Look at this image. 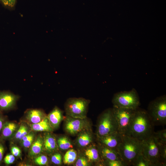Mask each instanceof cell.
<instances>
[{"label":"cell","mask_w":166,"mask_h":166,"mask_svg":"<svg viewBox=\"0 0 166 166\" xmlns=\"http://www.w3.org/2000/svg\"><path fill=\"white\" fill-rule=\"evenodd\" d=\"M138 109L135 110L128 135L142 141L152 135L154 126L146 111Z\"/></svg>","instance_id":"1"},{"label":"cell","mask_w":166,"mask_h":166,"mask_svg":"<svg viewBox=\"0 0 166 166\" xmlns=\"http://www.w3.org/2000/svg\"><path fill=\"white\" fill-rule=\"evenodd\" d=\"M117 149L127 166L132 165L137 156L142 152V141L130 136L124 135Z\"/></svg>","instance_id":"2"},{"label":"cell","mask_w":166,"mask_h":166,"mask_svg":"<svg viewBox=\"0 0 166 166\" xmlns=\"http://www.w3.org/2000/svg\"><path fill=\"white\" fill-rule=\"evenodd\" d=\"M154 126L166 124V97H158L149 104L146 111Z\"/></svg>","instance_id":"3"},{"label":"cell","mask_w":166,"mask_h":166,"mask_svg":"<svg viewBox=\"0 0 166 166\" xmlns=\"http://www.w3.org/2000/svg\"><path fill=\"white\" fill-rule=\"evenodd\" d=\"M118 131V125L112 109L104 111L99 117L97 125V137Z\"/></svg>","instance_id":"4"},{"label":"cell","mask_w":166,"mask_h":166,"mask_svg":"<svg viewBox=\"0 0 166 166\" xmlns=\"http://www.w3.org/2000/svg\"><path fill=\"white\" fill-rule=\"evenodd\" d=\"M113 107L136 110L140 105L139 97L136 90L119 92L114 95L112 100Z\"/></svg>","instance_id":"5"},{"label":"cell","mask_w":166,"mask_h":166,"mask_svg":"<svg viewBox=\"0 0 166 166\" xmlns=\"http://www.w3.org/2000/svg\"><path fill=\"white\" fill-rule=\"evenodd\" d=\"M142 143V153L152 166H164L160 158L158 141L153 135Z\"/></svg>","instance_id":"6"},{"label":"cell","mask_w":166,"mask_h":166,"mask_svg":"<svg viewBox=\"0 0 166 166\" xmlns=\"http://www.w3.org/2000/svg\"><path fill=\"white\" fill-rule=\"evenodd\" d=\"M89 101L82 98L69 99L65 105L67 116L81 119L86 118Z\"/></svg>","instance_id":"7"},{"label":"cell","mask_w":166,"mask_h":166,"mask_svg":"<svg viewBox=\"0 0 166 166\" xmlns=\"http://www.w3.org/2000/svg\"><path fill=\"white\" fill-rule=\"evenodd\" d=\"M112 109L117 123L118 132L122 135H128L136 110L115 107Z\"/></svg>","instance_id":"8"},{"label":"cell","mask_w":166,"mask_h":166,"mask_svg":"<svg viewBox=\"0 0 166 166\" xmlns=\"http://www.w3.org/2000/svg\"><path fill=\"white\" fill-rule=\"evenodd\" d=\"M64 128L69 134L75 135L83 130L90 129L91 124L86 118H75L67 116L65 121Z\"/></svg>","instance_id":"9"},{"label":"cell","mask_w":166,"mask_h":166,"mask_svg":"<svg viewBox=\"0 0 166 166\" xmlns=\"http://www.w3.org/2000/svg\"><path fill=\"white\" fill-rule=\"evenodd\" d=\"M18 96L7 91H0V111L9 110L15 105Z\"/></svg>","instance_id":"10"},{"label":"cell","mask_w":166,"mask_h":166,"mask_svg":"<svg viewBox=\"0 0 166 166\" xmlns=\"http://www.w3.org/2000/svg\"><path fill=\"white\" fill-rule=\"evenodd\" d=\"M43 142V152L51 155L58 152L59 148L56 138L51 132H45L42 136Z\"/></svg>","instance_id":"11"},{"label":"cell","mask_w":166,"mask_h":166,"mask_svg":"<svg viewBox=\"0 0 166 166\" xmlns=\"http://www.w3.org/2000/svg\"><path fill=\"white\" fill-rule=\"evenodd\" d=\"M123 135L118 131L100 137H97L98 143L116 149L121 142Z\"/></svg>","instance_id":"12"},{"label":"cell","mask_w":166,"mask_h":166,"mask_svg":"<svg viewBox=\"0 0 166 166\" xmlns=\"http://www.w3.org/2000/svg\"><path fill=\"white\" fill-rule=\"evenodd\" d=\"M97 146L103 161L109 160L122 161L116 149L111 148L98 143Z\"/></svg>","instance_id":"13"},{"label":"cell","mask_w":166,"mask_h":166,"mask_svg":"<svg viewBox=\"0 0 166 166\" xmlns=\"http://www.w3.org/2000/svg\"><path fill=\"white\" fill-rule=\"evenodd\" d=\"M47 116L42 110L38 109H30L25 113V121L29 124H35L43 120Z\"/></svg>","instance_id":"14"},{"label":"cell","mask_w":166,"mask_h":166,"mask_svg":"<svg viewBox=\"0 0 166 166\" xmlns=\"http://www.w3.org/2000/svg\"><path fill=\"white\" fill-rule=\"evenodd\" d=\"M19 125V124L15 122L7 120L2 128L0 138L4 140H10L18 129Z\"/></svg>","instance_id":"15"},{"label":"cell","mask_w":166,"mask_h":166,"mask_svg":"<svg viewBox=\"0 0 166 166\" xmlns=\"http://www.w3.org/2000/svg\"><path fill=\"white\" fill-rule=\"evenodd\" d=\"M47 117L50 125L54 130L58 128L63 119L62 111L57 107H55Z\"/></svg>","instance_id":"16"},{"label":"cell","mask_w":166,"mask_h":166,"mask_svg":"<svg viewBox=\"0 0 166 166\" xmlns=\"http://www.w3.org/2000/svg\"><path fill=\"white\" fill-rule=\"evenodd\" d=\"M84 155L91 163L104 165L96 145H92L87 148L85 151Z\"/></svg>","instance_id":"17"},{"label":"cell","mask_w":166,"mask_h":166,"mask_svg":"<svg viewBox=\"0 0 166 166\" xmlns=\"http://www.w3.org/2000/svg\"><path fill=\"white\" fill-rule=\"evenodd\" d=\"M29 156L34 158L43 152V142L42 136L39 135L29 149Z\"/></svg>","instance_id":"18"},{"label":"cell","mask_w":166,"mask_h":166,"mask_svg":"<svg viewBox=\"0 0 166 166\" xmlns=\"http://www.w3.org/2000/svg\"><path fill=\"white\" fill-rule=\"evenodd\" d=\"M31 130L28 124L24 121H22L19 124L18 129L10 140L13 143L19 142Z\"/></svg>","instance_id":"19"},{"label":"cell","mask_w":166,"mask_h":166,"mask_svg":"<svg viewBox=\"0 0 166 166\" xmlns=\"http://www.w3.org/2000/svg\"><path fill=\"white\" fill-rule=\"evenodd\" d=\"M93 140V136L90 132V129L83 130L78 134L76 140V142L80 147L84 148L86 147Z\"/></svg>","instance_id":"20"},{"label":"cell","mask_w":166,"mask_h":166,"mask_svg":"<svg viewBox=\"0 0 166 166\" xmlns=\"http://www.w3.org/2000/svg\"><path fill=\"white\" fill-rule=\"evenodd\" d=\"M28 124L31 130L36 132H52L54 130L50 125L47 116L42 121L38 123Z\"/></svg>","instance_id":"21"},{"label":"cell","mask_w":166,"mask_h":166,"mask_svg":"<svg viewBox=\"0 0 166 166\" xmlns=\"http://www.w3.org/2000/svg\"><path fill=\"white\" fill-rule=\"evenodd\" d=\"M36 137V132L30 131L19 142L21 146L25 149H29Z\"/></svg>","instance_id":"22"},{"label":"cell","mask_w":166,"mask_h":166,"mask_svg":"<svg viewBox=\"0 0 166 166\" xmlns=\"http://www.w3.org/2000/svg\"><path fill=\"white\" fill-rule=\"evenodd\" d=\"M56 139L59 149L65 150L73 147V146L70 140L66 136H60Z\"/></svg>","instance_id":"23"},{"label":"cell","mask_w":166,"mask_h":166,"mask_svg":"<svg viewBox=\"0 0 166 166\" xmlns=\"http://www.w3.org/2000/svg\"><path fill=\"white\" fill-rule=\"evenodd\" d=\"M77 157V153L76 151L73 149H70L65 154L63 159V162L66 164H72L76 160Z\"/></svg>","instance_id":"24"},{"label":"cell","mask_w":166,"mask_h":166,"mask_svg":"<svg viewBox=\"0 0 166 166\" xmlns=\"http://www.w3.org/2000/svg\"><path fill=\"white\" fill-rule=\"evenodd\" d=\"M132 166H153L152 164L142 153V152L137 156Z\"/></svg>","instance_id":"25"},{"label":"cell","mask_w":166,"mask_h":166,"mask_svg":"<svg viewBox=\"0 0 166 166\" xmlns=\"http://www.w3.org/2000/svg\"><path fill=\"white\" fill-rule=\"evenodd\" d=\"M153 135L160 142L166 144V129H164L156 132H154Z\"/></svg>","instance_id":"26"},{"label":"cell","mask_w":166,"mask_h":166,"mask_svg":"<svg viewBox=\"0 0 166 166\" xmlns=\"http://www.w3.org/2000/svg\"><path fill=\"white\" fill-rule=\"evenodd\" d=\"M34 162L38 165H45L48 164V159L46 155L41 154L34 158Z\"/></svg>","instance_id":"27"},{"label":"cell","mask_w":166,"mask_h":166,"mask_svg":"<svg viewBox=\"0 0 166 166\" xmlns=\"http://www.w3.org/2000/svg\"><path fill=\"white\" fill-rule=\"evenodd\" d=\"M159 150L161 160L164 166L166 165V144L159 141Z\"/></svg>","instance_id":"28"},{"label":"cell","mask_w":166,"mask_h":166,"mask_svg":"<svg viewBox=\"0 0 166 166\" xmlns=\"http://www.w3.org/2000/svg\"><path fill=\"white\" fill-rule=\"evenodd\" d=\"M104 165L109 166H127L122 160H109L103 161Z\"/></svg>","instance_id":"29"},{"label":"cell","mask_w":166,"mask_h":166,"mask_svg":"<svg viewBox=\"0 0 166 166\" xmlns=\"http://www.w3.org/2000/svg\"><path fill=\"white\" fill-rule=\"evenodd\" d=\"M17 0H0L1 3L6 8L10 10L14 8Z\"/></svg>","instance_id":"30"},{"label":"cell","mask_w":166,"mask_h":166,"mask_svg":"<svg viewBox=\"0 0 166 166\" xmlns=\"http://www.w3.org/2000/svg\"><path fill=\"white\" fill-rule=\"evenodd\" d=\"M51 162L55 164H61L62 162L61 155L58 152H55L51 155Z\"/></svg>","instance_id":"31"},{"label":"cell","mask_w":166,"mask_h":166,"mask_svg":"<svg viewBox=\"0 0 166 166\" xmlns=\"http://www.w3.org/2000/svg\"><path fill=\"white\" fill-rule=\"evenodd\" d=\"M90 163L85 156H81L77 160L75 164L76 166H89Z\"/></svg>","instance_id":"32"},{"label":"cell","mask_w":166,"mask_h":166,"mask_svg":"<svg viewBox=\"0 0 166 166\" xmlns=\"http://www.w3.org/2000/svg\"><path fill=\"white\" fill-rule=\"evenodd\" d=\"M15 160V156L11 153L8 154L3 158V162L6 165H9L13 164Z\"/></svg>","instance_id":"33"},{"label":"cell","mask_w":166,"mask_h":166,"mask_svg":"<svg viewBox=\"0 0 166 166\" xmlns=\"http://www.w3.org/2000/svg\"><path fill=\"white\" fill-rule=\"evenodd\" d=\"M11 153L14 156L20 157L22 152L19 148L16 146H12L10 148Z\"/></svg>","instance_id":"34"},{"label":"cell","mask_w":166,"mask_h":166,"mask_svg":"<svg viewBox=\"0 0 166 166\" xmlns=\"http://www.w3.org/2000/svg\"><path fill=\"white\" fill-rule=\"evenodd\" d=\"M4 141L0 138V164L3 162L4 155L6 150Z\"/></svg>","instance_id":"35"},{"label":"cell","mask_w":166,"mask_h":166,"mask_svg":"<svg viewBox=\"0 0 166 166\" xmlns=\"http://www.w3.org/2000/svg\"><path fill=\"white\" fill-rule=\"evenodd\" d=\"M7 121L6 116L3 114L2 112L0 111V134L3 126Z\"/></svg>","instance_id":"36"}]
</instances>
